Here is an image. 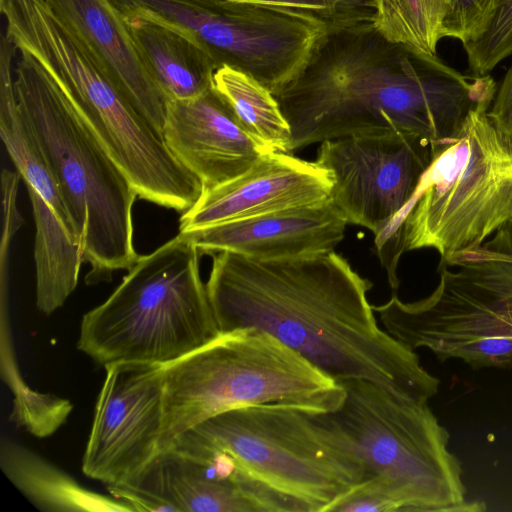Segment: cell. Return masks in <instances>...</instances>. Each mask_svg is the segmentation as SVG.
Segmentation results:
<instances>
[{
  "label": "cell",
  "mask_w": 512,
  "mask_h": 512,
  "mask_svg": "<svg viewBox=\"0 0 512 512\" xmlns=\"http://www.w3.org/2000/svg\"><path fill=\"white\" fill-rule=\"evenodd\" d=\"M212 256L206 283L220 332L270 334L336 381L358 378L428 402L440 380L377 323L373 284L334 250L281 259Z\"/></svg>",
  "instance_id": "obj_1"
},
{
  "label": "cell",
  "mask_w": 512,
  "mask_h": 512,
  "mask_svg": "<svg viewBox=\"0 0 512 512\" xmlns=\"http://www.w3.org/2000/svg\"><path fill=\"white\" fill-rule=\"evenodd\" d=\"M371 16L330 24L301 74L275 95L288 153L354 135L401 133L435 147L492 101L491 75L463 74L437 55L384 38Z\"/></svg>",
  "instance_id": "obj_2"
},
{
  "label": "cell",
  "mask_w": 512,
  "mask_h": 512,
  "mask_svg": "<svg viewBox=\"0 0 512 512\" xmlns=\"http://www.w3.org/2000/svg\"><path fill=\"white\" fill-rule=\"evenodd\" d=\"M167 451L230 466L254 491L301 512H326L367 479L327 412L282 404L217 414L181 434Z\"/></svg>",
  "instance_id": "obj_3"
},
{
  "label": "cell",
  "mask_w": 512,
  "mask_h": 512,
  "mask_svg": "<svg viewBox=\"0 0 512 512\" xmlns=\"http://www.w3.org/2000/svg\"><path fill=\"white\" fill-rule=\"evenodd\" d=\"M491 102L472 108L457 133L432 148L411 199L375 238L394 293L404 253L429 248L445 260L512 222V138L489 118Z\"/></svg>",
  "instance_id": "obj_4"
},
{
  "label": "cell",
  "mask_w": 512,
  "mask_h": 512,
  "mask_svg": "<svg viewBox=\"0 0 512 512\" xmlns=\"http://www.w3.org/2000/svg\"><path fill=\"white\" fill-rule=\"evenodd\" d=\"M14 87L20 112L61 187L81 236L85 277L92 285L128 270L134 247L133 185L76 110L55 76L32 54L18 50Z\"/></svg>",
  "instance_id": "obj_5"
},
{
  "label": "cell",
  "mask_w": 512,
  "mask_h": 512,
  "mask_svg": "<svg viewBox=\"0 0 512 512\" xmlns=\"http://www.w3.org/2000/svg\"><path fill=\"white\" fill-rule=\"evenodd\" d=\"M344 397L338 381L270 334L251 328L221 332L164 365L158 456L188 429L232 409L282 404L332 412Z\"/></svg>",
  "instance_id": "obj_6"
},
{
  "label": "cell",
  "mask_w": 512,
  "mask_h": 512,
  "mask_svg": "<svg viewBox=\"0 0 512 512\" xmlns=\"http://www.w3.org/2000/svg\"><path fill=\"white\" fill-rule=\"evenodd\" d=\"M200 256L181 233L140 255L114 292L83 315L77 348L103 366L166 365L216 338Z\"/></svg>",
  "instance_id": "obj_7"
},
{
  "label": "cell",
  "mask_w": 512,
  "mask_h": 512,
  "mask_svg": "<svg viewBox=\"0 0 512 512\" xmlns=\"http://www.w3.org/2000/svg\"><path fill=\"white\" fill-rule=\"evenodd\" d=\"M440 280L427 297L396 293L372 309L395 339L426 348L440 361L472 368H512V222L480 246L440 260Z\"/></svg>",
  "instance_id": "obj_8"
},
{
  "label": "cell",
  "mask_w": 512,
  "mask_h": 512,
  "mask_svg": "<svg viewBox=\"0 0 512 512\" xmlns=\"http://www.w3.org/2000/svg\"><path fill=\"white\" fill-rule=\"evenodd\" d=\"M337 381L345 397L327 415L362 462L367 479L380 475L404 483L421 493L433 512L485 510L484 503L468 500L462 463L428 402L364 379Z\"/></svg>",
  "instance_id": "obj_9"
},
{
  "label": "cell",
  "mask_w": 512,
  "mask_h": 512,
  "mask_svg": "<svg viewBox=\"0 0 512 512\" xmlns=\"http://www.w3.org/2000/svg\"><path fill=\"white\" fill-rule=\"evenodd\" d=\"M431 159L428 143L389 133L324 141L315 162L330 172V201L346 222L377 238L407 205Z\"/></svg>",
  "instance_id": "obj_10"
},
{
  "label": "cell",
  "mask_w": 512,
  "mask_h": 512,
  "mask_svg": "<svg viewBox=\"0 0 512 512\" xmlns=\"http://www.w3.org/2000/svg\"><path fill=\"white\" fill-rule=\"evenodd\" d=\"M82 471L107 487L137 482L158 457L164 365L104 366Z\"/></svg>",
  "instance_id": "obj_11"
},
{
  "label": "cell",
  "mask_w": 512,
  "mask_h": 512,
  "mask_svg": "<svg viewBox=\"0 0 512 512\" xmlns=\"http://www.w3.org/2000/svg\"><path fill=\"white\" fill-rule=\"evenodd\" d=\"M330 172L284 152H269L238 177L203 190L180 217L179 232L330 199Z\"/></svg>",
  "instance_id": "obj_12"
},
{
  "label": "cell",
  "mask_w": 512,
  "mask_h": 512,
  "mask_svg": "<svg viewBox=\"0 0 512 512\" xmlns=\"http://www.w3.org/2000/svg\"><path fill=\"white\" fill-rule=\"evenodd\" d=\"M162 136L203 190L238 177L272 152L243 127L213 86L196 98L167 102Z\"/></svg>",
  "instance_id": "obj_13"
},
{
  "label": "cell",
  "mask_w": 512,
  "mask_h": 512,
  "mask_svg": "<svg viewBox=\"0 0 512 512\" xmlns=\"http://www.w3.org/2000/svg\"><path fill=\"white\" fill-rule=\"evenodd\" d=\"M347 224L329 199L179 233L201 255L233 252L259 259H281L334 250L344 238Z\"/></svg>",
  "instance_id": "obj_14"
},
{
  "label": "cell",
  "mask_w": 512,
  "mask_h": 512,
  "mask_svg": "<svg viewBox=\"0 0 512 512\" xmlns=\"http://www.w3.org/2000/svg\"><path fill=\"white\" fill-rule=\"evenodd\" d=\"M75 42L162 134L166 101L145 68L127 23L110 0H44Z\"/></svg>",
  "instance_id": "obj_15"
},
{
  "label": "cell",
  "mask_w": 512,
  "mask_h": 512,
  "mask_svg": "<svg viewBox=\"0 0 512 512\" xmlns=\"http://www.w3.org/2000/svg\"><path fill=\"white\" fill-rule=\"evenodd\" d=\"M14 50L9 41H1L0 135L27 187L36 228L35 243L52 249L64 245L72 236L82 243L57 178L20 112L11 73Z\"/></svg>",
  "instance_id": "obj_16"
},
{
  "label": "cell",
  "mask_w": 512,
  "mask_h": 512,
  "mask_svg": "<svg viewBox=\"0 0 512 512\" xmlns=\"http://www.w3.org/2000/svg\"><path fill=\"white\" fill-rule=\"evenodd\" d=\"M506 0H373L372 22L388 41L436 54L445 37H479Z\"/></svg>",
  "instance_id": "obj_17"
},
{
  "label": "cell",
  "mask_w": 512,
  "mask_h": 512,
  "mask_svg": "<svg viewBox=\"0 0 512 512\" xmlns=\"http://www.w3.org/2000/svg\"><path fill=\"white\" fill-rule=\"evenodd\" d=\"M124 19L144 66L166 103L193 99L212 88L219 65L196 36L155 18Z\"/></svg>",
  "instance_id": "obj_18"
},
{
  "label": "cell",
  "mask_w": 512,
  "mask_h": 512,
  "mask_svg": "<svg viewBox=\"0 0 512 512\" xmlns=\"http://www.w3.org/2000/svg\"><path fill=\"white\" fill-rule=\"evenodd\" d=\"M128 485L176 512H263L252 496L211 466L172 451L160 454L137 482Z\"/></svg>",
  "instance_id": "obj_19"
},
{
  "label": "cell",
  "mask_w": 512,
  "mask_h": 512,
  "mask_svg": "<svg viewBox=\"0 0 512 512\" xmlns=\"http://www.w3.org/2000/svg\"><path fill=\"white\" fill-rule=\"evenodd\" d=\"M0 466L13 485L39 510L48 512H133L125 502L79 484L32 450L3 439Z\"/></svg>",
  "instance_id": "obj_20"
},
{
  "label": "cell",
  "mask_w": 512,
  "mask_h": 512,
  "mask_svg": "<svg viewBox=\"0 0 512 512\" xmlns=\"http://www.w3.org/2000/svg\"><path fill=\"white\" fill-rule=\"evenodd\" d=\"M213 88L243 127L272 152L288 153L291 129L275 95L250 75L228 65L213 76Z\"/></svg>",
  "instance_id": "obj_21"
},
{
  "label": "cell",
  "mask_w": 512,
  "mask_h": 512,
  "mask_svg": "<svg viewBox=\"0 0 512 512\" xmlns=\"http://www.w3.org/2000/svg\"><path fill=\"white\" fill-rule=\"evenodd\" d=\"M8 340H2L1 375L13 394L9 420L33 436L48 437L66 421L73 405L68 399L32 389L18 370Z\"/></svg>",
  "instance_id": "obj_22"
},
{
  "label": "cell",
  "mask_w": 512,
  "mask_h": 512,
  "mask_svg": "<svg viewBox=\"0 0 512 512\" xmlns=\"http://www.w3.org/2000/svg\"><path fill=\"white\" fill-rule=\"evenodd\" d=\"M462 45L469 72L475 76L489 75L501 61L512 56V0L504 2L479 37Z\"/></svg>",
  "instance_id": "obj_23"
},
{
  "label": "cell",
  "mask_w": 512,
  "mask_h": 512,
  "mask_svg": "<svg viewBox=\"0 0 512 512\" xmlns=\"http://www.w3.org/2000/svg\"><path fill=\"white\" fill-rule=\"evenodd\" d=\"M299 9L313 13L328 21L370 15L374 12L373 0H247Z\"/></svg>",
  "instance_id": "obj_24"
},
{
  "label": "cell",
  "mask_w": 512,
  "mask_h": 512,
  "mask_svg": "<svg viewBox=\"0 0 512 512\" xmlns=\"http://www.w3.org/2000/svg\"><path fill=\"white\" fill-rule=\"evenodd\" d=\"M487 114L502 132L512 138V62L497 86Z\"/></svg>",
  "instance_id": "obj_25"
}]
</instances>
